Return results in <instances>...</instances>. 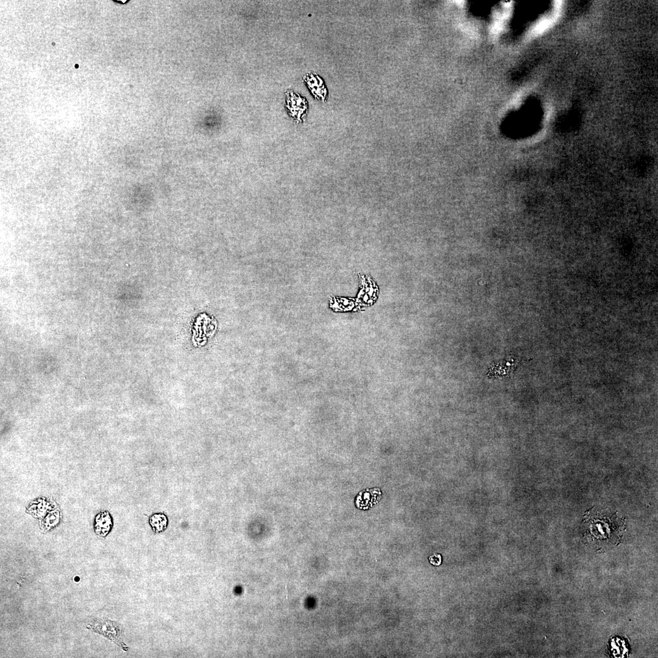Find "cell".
Returning a JSON list of instances; mask_svg holds the SVG:
<instances>
[{
	"instance_id": "1",
	"label": "cell",
	"mask_w": 658,
	"mask_h": 658,
	"mask_svg": "<svg viewBox=\"0 0 658 658\" xmlns=\"http://www.w3.org/2000/svg\"><path fill=\"white\" fill-rule=\"evenodd\" d=\"M113 526V519L109 512H100L95 520V531L102 537H106L111 532Z\"/></svg>"
},
{
	"instance_id": "2",
	"label": "cell",
	"mask_w": 658,
	"mask_h": 658,
	"mask_svg": "<svg viewBox=\"0 0 658 658\" xmlns=\"http://www.w3.org/2000/svg\"><path fill=\"white\" fill-rule=\"evenodd\" d=\"M149 525L155 533H161L166 530L168 525L167 516L163 513L152 514L149 519Z\"/></svg>"
},
{
	"instance_id": "3",
	"label": "cell",
	"mask_w": 658,
	"mask_h": 658,
	"mask_svg": "<svg viewBox=\"0 0 658 658\" xmlns=\"http://www.w3.org/2000/svg\"><path fill=\"white\" fill-rule=\"evenodd\" d=\"M96 629L112 640L115 641L119 637L118 628L111 622L107 621L100 622L97 624Z\"/></svg>"
},
{
	"instance_id": "4",
	"label": "cell",
	"mask_w": 658,
	"mask_h": 658,
	"mask_svg": "<svg viewBox=\"0 0 658 658\" xmlns=\"http://www.w3.org/2000/svg\"><path fill=\"white\" fill-rule=\"evenodd\" d=\"M429 561L433 566H438L442 564V555L438 554H435L429 557Z\"/></svg>"
}]
</instances>
